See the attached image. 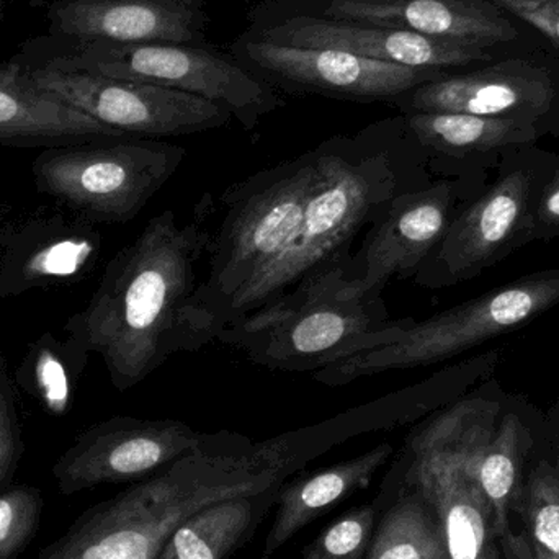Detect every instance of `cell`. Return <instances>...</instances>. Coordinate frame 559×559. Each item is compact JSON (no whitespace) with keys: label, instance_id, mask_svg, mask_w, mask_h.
<instances>
[{"label":"cell","instance_id":"6da1fadb","mask_svg":"<svg viewBox=\"0 0 559 559\" xmlns=\"http://www.w3.org/2000/svg\"><path fill=\"white\" fill-rule=\"evenodd\" d=\"M212 238L203 223L159 213L107 262L85 308L66 322V337L102 358L115 390L138 386L173 355L189 352L187 312Z\"/></svg>","mask_w":559,"mask_h":559},{"label":"cell","instance_id":"7a4b0ae2","mask_svg":"<svg viewBox=\"0 0 559 559\" xmlns=\"http://www.w3.org/2000/svg\"><path fill=\"white\" fill-rule=\"evenodd\" d=\"M319 146L321 166L301 231L242 301L238 319L285 295L308 275L350 258L355 238L383 215L391 200L433 180L403 115L328 138Z\"/></svg>","mask_w":559,"mask_h":559},{"label":"cell","instance_id":"3957f363","mask_svg":"<svg viewBox=\"0 0 559 559\" xmlns=\"http://www.w3.org/2000/svg\"><path fill=\"white\" fill-rule=\"evenodd\" d=\"M274 439L209 433L182 459L92 512L45 559H157L170 535L200 509L282 486L296 469Z\"/></svg>","mask_w":559,"mask_h":559},{"label":"cell","instance_id":"277c9868","mask_svg":"<svg viewBox=\"0 0 559 559\" xmlns=\"http://www.w3.org/2000/svg\"><path fill=\"white\" fill-rule=\"evenodd\" d=\"M321 166V146L252 174L222 195L209 271L187 312V348L197 352L238 318L242 301L278 264L301 231Z\"/></svg>","mask_w":559,"mask_h":559},{"label":"cell","instance_id":"5b68a950","mask_svg":"<svg viewBox=\"0 0 559 559\" xmlns=\"http://www.w3.org/2000/svg\"><path fill=\"white\" fill-rule=\"evenodd\" d=\"M344 262L226 325L216 341L258 367L312 374L390 344L409 318H391L383 292L358 288L345 277Z\"/></svg>","mask_w":559,"mask_h":559},{"label":"cell","instance_id":"8992f818","mask_svg":"<svg viewBox=\"0 0 559 559\" xmlns=\"http://www.w3.org/2000/svg\"><path fill=\"white\" fill-rule=\"evenodd\" d=\"M13 59L26 68L91 72L176 88L222 105L248 131L283 107L271 84L231 52L206 45L71 41L46 35L26 39Z\"/></svg>","mask_w":559,"mask_h":559},{"label":"cell","instance_id":"52a82bcc","mask_svg":"<svg viewBox=\"0 0 559 559\" xmlns=\"http://www.w3.org/2000/svg\"><path fill=\"white\" fill-rule=\"evenodd\" d=\"M558 305L559 267L525 275L424 321L409 318L390 344L361 352L312 377L337 388L390 371L430 367L509 334Z\"/></svg>","mask_w":559,"mask_h":559},{"label":"cell","instance_id":"ba28073f","mask_svg":"<svg viewBox=\"0 0 559 559\" xmlns=\"http://www.w3.org/2000/svg\"><path fill=\"white\" fill-rule=\"evenodd\" d=\"M186 147L144 138H111L43 150L33 183L56 205L95 225L128 223L173 179Z\"/></svg>","mask_w":559,"mask_h":559},{"label":"cell","instance_id":"9c48e42d","mask_svg":"<svg viewBox=\"0 0 559 559\" xmlns=\"http://www.w3.org/2000/svg\"><path fill=\"white\" fill-rule=\"evenodd\" d=\"M558 169L559 156L537 144L509 151L492 173L495 179L460 213L414 283L439 289L469 282L534 242L538 202Z\"/></svg>","mask_w":559,"mask_h":559},{"label":"cell","instance_id":"30bf717a","mask_svg":"<svg viewBox=\"0 0 559 559\" xmlns=\"http://www.w3.org/2000/svg\"><path fill=\"white\" fill-rule=\"evenodd\" d=\"M491 176L433 179L391 200L344 262L345 277L365 292L409 280L445 238L460 213L485 192Z\"/></svg>","mask_w":559,"mask_h":559},{"label":"cell","instance_id":"8fae6325","mask_svg":"<svg viewBox=\"0 0 559 559\" xmlns=\"http://www.w3.org/2000/svg\"><path fill=\"white\" fill-rule=\"evenodd\" d=\"M231 55L275 91L394 107L414 88L449 74L374 61L341 49L278 45L249 32L233 43Z\"/></svg>","mask_w":559,"mask_h":559},{"label":"cell","instance_id":"7c38bea8","mask_svg":"<svg viewBox=\"0 0 559 559\" xmlns=\"http://www.w3.org/2000/svg\"><path fill=\"white\" fill-rule=\"evenodd\" d=\"M22 68L36 87L128 136H186L219 130L235 120L222 105L163 85L91 72Z\"/></svg>","mask_w":559,"mask_h":559},{"label":"cell","instance_id":"4fadbf2b","mask_svg":"<svg viewBox=\"0 0 559 559\" xmlns=\"http://www.w3.org/2000/svg\"><path fill=\"white\" fill-rule=\"evenodd\" d=\"M206 437L182 420L111 417L81 433L58 460L52 475L66 496L94 486L138 481L199 449Z\"/></svg>","mask_w":559,"mask_h":559},{"label":"cell","instance_id":"5bb4252c","mask_svg":"<svg viewBox=\"0 0 559 559\" xmlns=\"http://www.w3.org/2000/svg\"><path fill=\"white\" fill-rule=\"evenodd\" d=\"M249 33L278 45L334 48L361 58L417 69L465 68L491 59L488 46L437 38L413 29L318 13L258 12Z\"/></svg>","mask_w":559,"mask_h":559},{"label":"cell","instance_id":"9a60e30c","mask_svg":"<svg viewBox=\"0 0 559 559\" xmlns=\"http://www.w3.org/2000/svg\"><path fill=\"white\" fill-rule=\"evenodd\" d=\"M97 226L56 203L3 219L0 299L82 282L104 248Z\"/></svg>","mask_w":559,"mask_h":559},{"label":"cell","instance_id":"2e32d148","mask_svg":"<svg viewBox=\"0 0 559 559\" xmlns=\"http://www.w3.org/2000/svg\"><path fill=\"white\" fill-rule=\"evenodd\" d=\"M401 114L437 111L524 121L544 136L559 138V88L547 71L504 62L469 74L450 75L411 91Z\"/></svg>","mask_w":559,"mask_h":559},{"label":"cell","instance_id":"e0dca14e","mask_svg":"<svg viewBox=\"0 0 559 559\" xmlns=\"http://www.w3.org/2000/svg\"><path fill=\"white\" fill-rule=\"evenodd\" d=\"M388 475L423 489L436 506L449 559H502L491 506L455 456L407 436Z\"/></svg>","mask_w":559,"mask_h":559},{"label":"cell","instance_id":"ac0fdd59","mask_svg":"<svg viewBox=\"0 0 559 559\" xmlns=\"http://www.w3.org/2000/svg\"><path fill=\"white\" fill-rule=\"evenodd\" d=\"M48 35L71 41L205 45L206 0H55Z\"/></svg>","mask_w":559,"mask_h":559},{"label":"cell","instance_id":"d6986e66","mask_svg":"<svg viewBox=\"0 0 559 559\" xmlns=\"http://www.w3.org/2000/svg\"><path fill=\"white\" fill-rule=\"evenodd\" d=\"M433 179L491 176L509 151L544 138L524 121L466 114H401Z\"/></svg>","mask_w":559,"mask_h":559},{"label":"cell","instance_id":"ffe728a7","mask_svg":"<svg viewBox=\"0 0 559 559\" xmlns=\"http://www.w3.org/2000/svg\"><path fill=\"white\" fill-rule=\"evenodd\" d=\"M133 138L33 85L22 66L0 61V144L51 150L88 141Z\"/></svg>","mask_w":559,"mask_h":559},{"label":"cell","instance_id":"44dd1931","mask_svg":"<svg viewBox=\"0 0 559 559\" xmlns=\"http://www.w3.org/2000/svg\"><path fill=\"white\" fill-rule=\"evenodd\" d=\"M318 15L413 29L437 38L491 46L521 36L498 7L488 0H388L337 2Z\"/></svg>","mask_w":559,"mask_h":559},{"label":"cell","instance_id":"7402d4cb","mask_svg":"<svg viewBox=\"0 0 559 559\" xmlns=\"http://www.w3.org/2000/svg\"><path fill=\"white\" fill-rule=\"evenodd\" d=\"M547 440V419L524 397L508 396L498 427L475 460H460L491 506L499 537L518 512L532 465Z\"/></svg>","mask_w":559,"mask_h":559},{"label":"cell","instance_id":"603a6c76","mask_svg":"<svg viewBox=\"0 0 559 559\" xmlns=\"http://www.w3.org/2000/svg\"><path fill=\"white\" fill-rule=\"evenodd\" d=\"M393 443L381 442L354 459L283 483L275 506L274 524L265 538L261 559H269L306 525L324 515L361 489L393 459Z\"/></svg>","mask_w":559,"mask_h":559},{"label":"cell","instance_id":"cb8c5ba5","mask_svg":"<svg viewBox=\"0 0 559 559\" xmlns=\"http://www.w3.org/2000/svg\"><path fill=\"white\" fill-rule=\"evenodd\" d=\"M373 504L380 518L365 559H449L439 514L423 489L386 475Z\"/></svg>","mask_w":559,"mask_h":559},{"label":"cell","instance_id":"d4e9b609","mask_svg":"<svg viewBox=\"0 0 559 559\" xmlns=\"http://www.w3.org/2000/svg\"><path fill=\"white\" fill-rule=\"evenodd\" d=\"M282 486L200 509L176 528L157 559L231 558L277 506Z\"/></svg>","mask_w":559,"mask_h":559},{"label":"cell","instance_id":"484cf974","mask_svg":"<svg viewBox=\"0 0 559 559\" xmlns=\"http://www.w3.org/2000/svg\"><path fill=\"white\" fill-rule=\"evenodd\" d=\"M91 355L71 338L64 341L46 332L28 345L16 367L15 386L38 401L48 413L62 416L71 406L72 396Z\"/></svg>","mask_w":559,"mask_h":559},{"label":"cell","instance_id":"4316f807","mask_svg":"<svg viewBox=\"0 0 559 559\" xmlns=\"http://www.w3.org/2000/svg\"><path fill=\"white\" fill-rule=\"evenodd\" d=\"M514 518L537 559H559V478L550 456L532 465Z\"/></svg>","mask_w":559,"mask_h":559},{"label":"cell","instance_id":"83f0119b","mask_svg":"<svg viewBox=\"0 0 559 559\" xmlns=\"http://www.w3.org/2000/svg\"><path fill=\"white\" fill-rule=\"evenodd\" d=\"M378 518L374 504L352 508L306 545L302 559H365Z\"/></svg>","mask_w":559,"mask_h":559},{"label":"cell","instance_id":"f1b7e54d","mask_svg":"<svg viewBox=\"0 0 559 559\" xmlns=\"http://www.w3.org/2000/svg\"><path fill=\"white\" fill-rule=\"evenodd\" d=\"M41 514V496L19 488L0 496V559L15 557L32 538Z\"/></svg>","mask_w":559,"mask_h":559},{"label":"cell","instance_id":"f546056e","mask_svg":"<svg viewBox=\"0 0 559 559\" xmlns=\"http://www.w3.org/2000/svg\"><path fill=\"white\" fill-rule=\"evenodd\" d=\"M19 413H16V386L5 358L0 355V483L9 476L19 459Z\"/></svg>","mask_w":559,"mask_h":559},{"label":"cell","instance_id":"4dcf8cb0","mask_svg":"<svg viewBox=\"0 0 559 559\" xmlns=\"http://www.w3.org/2000/svg\"><path fill=\"white\" fill-rule=\"evenodd\" d=\"M499 10L531 23L559 46V0H488Z\"/></svg>","mask_w":559,"mask_h":559},{"label":"cell","instance_id":"1f68e13d","mask_svg":"<svg viewBox=\"0 0 559 559\" xmlns=\"http://www.w3.org/2000/svg\"><path fill=\"white\" fill-rule=\"evenodd\" d=\"M559 238V169L545 186L535 213L532 241L548 242Z\"/></svg>","mask_w":559,"mask_h":559},{"label":"cell","instance_id":"d6a6232c","mask_svg":"<svg viewBox=\"0 0 559 559\" xmlns=\"http://www.w3.org/2000/svg\"><path fill=\"white\" fill-rule=\"evenodd\" d=\"M499 544H501L502 559H537L518 518L511 519L508 528L499 537Z\"/></svg>","mask_w":559,"mask_h":559},{"label":"cell","instance_id":"836d02e7","mask_svg":"<svg viewBox=\"0 0 559 559\" xmlns=\"http://www.w3.org/2000/svg\"><path fill=\"white\" fill-rule=\"evenodd\" d=\"M265 2L271 3V5L278 7L283 9V7H288L289 12H296L299 9V5H306V3H321L318 12H321L324 7L331 5V3L337 2H388V0H265ZM314 12V13H318Z\"/></svg>","mask_w":559,"mask_h":559},{"label":"cell","instance_id":"e575fe53","mask_svg":"<svg viewBox=\"0 0 559 559\" xmlns=\"http://www.w3.org/2000/svg\"><path fill=\"white\" fill-rule=\"evenodd\" d=\"M548 445V456H550L551 463H554L555 472H557L559 478V419H558V429L557 437H555V443L550 442L547 439Z\"/></svg>","mask_w":559,"mask_h":559},{"label":"cell","instance_id":"d590c367","mask_svg":"<svg viewBox=\"0 0 559 559\" xmlns=\"http://www.w3.org/2000/svg\"><path fill=\"white\" fill-rule=\"evenodd\" d=\"M7 2H9V0H0V20H3V15H5Z\"/></svg>","mask_w":559,"mask_h":559},{"label":"cell","instance_id":"8d00e7d4","mask_svg":"<svg viewBox=\"0 0 559 559\" xmlns=\"http://www.w3.org/2000/svg\"><path fill=\"white\" fill-rule=\"evenodd\" d=\"M3 219H5V215H3V205L0 202V226H2Z\"/></svg>","mask_w":559,"mask_h":559}]
</instances>
